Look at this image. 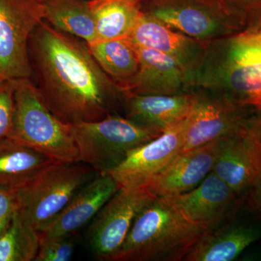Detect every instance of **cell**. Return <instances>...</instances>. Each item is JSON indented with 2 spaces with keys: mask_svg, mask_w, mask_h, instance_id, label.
<instances>
[{
  "mask_svg": "<svg viewBox=\"0 0 261 261\" xmlns=\"http://www.w3.org/2000/svg\"><path fill=\"white\" fill-rule=\"evenodd\" d=\"M54 162L36 149L5 139L0 142V187L20 190Z\"/></svg>",
  "mask_w": 261,
  "mask_h": 261,
  "instance_id": "19",
  "label": "cell"
},
{
  "mask_svg": "<svg viewBox=\"0 0 261 261\" xmlns=\"http://www.w3.org/2000/svg\"><path fill=\"white\" fill-rule=\"evenodd\" d=\"M154 196L145 185L121 187L89 226L88 244L98 260L112 261L124 243L137 215Z\"/></svg>",
  "mask_w": 261,
  "mask_h": 261,
  "instance_id": "7",
  "label": "cell"
},
{
  "mask_svg": "<svg viewBox=\"0 0 261 261\" xmlns=\"http://www.w3.org/2000/svg\"><path fill=\"white\" fill-rule=\"evenodd\" d=\"M121 187L109 174H98L80 190L58 216L39 232L44 238L70 237L94 219Z\"/></svg>",
  "mask_w": 261,
  "mask_h": 261,
  "instance_id": "14",
  "label": "cell"
},
{
  "mask_svg": "<svg viewBox=\"0 0 261 261\" xmlns=\"http://www.w3.org/2000/svg\"><path fill=\"white\" fill-rule=\"evenodd\" d=\"M126 39L135 45L152 48L173 57L187 70L197 65L205 53L195 39L173 32L145 12Z\"/></svg>",
  "mask_w": 261,
  "mask_h": 261,
  "instance_id": "17",
  "label": "cell"
},
{
  "mask_svg": "<svg viewBox=\"0 0 261 261\" xmlns=\"http://www.w3.org/2000/svg\"><path fill=\"white\" fill-rule=\"evenodd\" d=\"M27 1L34 3V4L42 5L43 3H45L47 0H27Z\"/></svg>",
  "mask_w": 261,
  "mask_h": 261,
  "instance_id": "31",
  "label": "cell"
},
{
  "mask_svg": "<svg viewBox=\"0 0 261 261\" xmlns=\"http://www.w3.org/2000/svg\"><path fill=\"white\" fill-rule=\"evenodd\" d=\"M164 198L190 222L207 231L226 221L242 202V198L214 171L190 191Z\"/></svg>",
  "mask_w": 261,
  "mask_h": 261,
  "instance_id": "9",
  "label": "cell"
},
{
  "mask_svg": "<svg viewBox=\"0 0 261 261\" xmlns=\"http://www.w3.org/2000/svg\"><path fill=\"white\" fill-rule=\"evenodd\" d=\"M206 231L164 197H154L135 218L112 261L184 260Z\"/></svg>",
  "mask_w": 261,
  "mask_h": 261,
  "instance_id": "3",
  "label": "cell"
},
{
  "mask_svg": "<svg viewBox=\"0 0 261 261\" xmlns=\"http://www.w3.org/2000/svg\"><path fill=\"white\" fill-rule=\"evenodd\" d=\"M224 137L178 153L173 161L147 182L154 197H168L190 191L213 171Z\"/></svg>",
  "mask_w": 261,
  "mask_h": 261,
  "instance_id": "12",
  "label": "cell"
},
{
  "mask_svg": "<svg viewBox=\"0 0 261 261\" xmlns=\"http://www.w3.org/2000/svg\"><path fill=\"white\" fill-rule=\"evenodd\" d=\"M42 20V5L0 0V82L32 79L29 38Z\"/></svg>",
  "mask_w": 261,
  "mask_h": 261,
  "instance_id": "8",
  "label": "cell"
},
{
  "mask_svg": "<svg viewBox=\"0 0 261 261\" xmlns=\"http://www.w3.org/2000/svg\"><path fill=\"white\" fill-rule=\"evenodd\" d=\"M147 13L168 27L197 39L215 35L219 29V24L214 17L195 5H159Z\"/></svg>",
  "mask_w": 261,
  "mask_h": 261,
  "instance_id": "23",
  "label": "cell"
},
{
  "mask_svg": "<svg viewBox=\"0 0 261 261\" xmlns=\"http://www.w3.org/2000/svg\"><path fill=\"white\" fill-rule=\"evenodd\" d=\"M247 209V217L233 218L234 213L227 224L206 231L184 260H233L245 249L260 240L261 216Z\"/></svg>",
  "mask_w": 261,
  "mask_h": 261,
  "instance_id": "13",
  "label": "cell"
},
{
  "mask_svg": "<svg viewBox=\"0 0 261 261\" xmlns=\"http://www.w3.org/2000/svg\"><path fill=\"white\" fill-rule=\"evenodd\" d=\"M98 40L126 38L143 14L142 0H91Z\"/></svg>",
  "mask_w": 261,
  "mask_h": 261,
  "instance_id": "22",
  "label": "cell"
},
{
  "mask_svg": "<svg viewBox=\"0 0 261 261\" xmlns=\"http://www.w3.org/2000/svg\"><path fill=\"white\" fill-rule=\"evenodd\" d=\"M70 126L80 163L90 166L97 174H107L130 151L163 134L117 114Z\"/></svg>",
  "mask_w": 261,
  "mask_h": 261,
  "instance_id": "6",
  "label": "cell"
},
{
  "mask_svg": "<svg viewBox=\"0 0 261 261\" xmlns=\"http://www.w3.org/2000/svg\"><path fill=\"white\" fill-rule=\"evenodd\" d=\"M39 247V232L16 213L9 228L0 237V261L34 260Z\"/></svg>",
  "mask_w": 261,
  "mask_h": 261,
  "instance_id": "24",
  "label": "cell"
},
{
  "mask_svg": "<svg viewBox=\"0 0 261 261\" xmlns=\"http://www.w3.org/2000/svg\"><path fill=\"white\" fill-rule=\"evenodd\" d=\"M42 8L43 20L58 30L80 38L87 44L99 39L89 1L47 0Z\"/></svg>",
  "mask_w": 261,
  "mask_h": 261,
  "instance_id": "21",
  "label": "cell"
},
{
  "mask_svg": "<svg viewBox=\"0 0 261 261\" xmlns=\"http://www.w3.org/2000/svg\"><path fill=\"white\" fill-rule=\"evenodd\" d=\"M243 205L254 214L261 216V176L242 198Z\"/></svg>",
  "mask_w": 261,
  "mask_h": 261,
  "instance_id": "30",
  "label": "cell"
},
{
  "mask_svg": "<svg viewBox=\"0 0 261 261\" xmlns=\"http://www.w3.org/2000/svg\"><path fill=\"white\" fill-rule=\"evenodd\" d=\"M187 118L153 140L130 151L107 174L121 187L145 185L181 152L185 142Z\"/></svg>",
  "mask_w": 261,
  "mask_h": 261,
  "instance_id": "10",
  "label": "cell"
},
{
  "mask_svg": "<svg viewBox=\"0 0 261 261\" xmlns=\"http://www.w3.org/2000/svg\"><path fill=\"white\" fill-rule=\"evenodd\" d=\"M255 110L240 107L221 97L195 95L187 117L181 152L239 132L244 118Z\"/></svg>",
  "mask_w": 261,
  "mask_h": 261,
  "instance_id": "11",
  "label": "cell"
},
{
  "mask_svg": "<svg viewBox=\"0 0 261 261\" xmlns=\"http://www.w3.org/2000/svg\"><path fill=\"white\" fill-rule=\"evenodd\" d=\"M14 81L0 82V142L9 138L14 118Z\"/></svg>",
  "mask_w": 261,
  "mask_h": 261,
  "instance_id": "26",
  "label": "cell"
},
{
  "mask_svg": "<svg viewBox=\"0 0 261 261\" xmlns=\"http://www.w3.org/2000/svg\"><path fill=\"white\" fill-rule=\"evenodd\" d=\"M18 206L17 190L0 187V237L9 228Z\"/></svg>",
  "mask_w": 261,
  "mask_h": 261,
  "instance_id": "27",
  "label": "cell"
},
{
  "mask_svg": "<svg viewBox=\"0 0 261 261\" xmlns=\"http://www.w3.org/2000/svg\"><path fill=\"white\" fill-rule=\"evenodd\" d=\"M86 1H91V0H86Z\"/></svg>",
  "mask_w": 261,
  "mask_h": 261,
  "instance_id": "32",
  "label": "cell"
},
{
  "mask_svg": "<svg viewBox=\"0 0 261 261\" xmlns=\"http://www.w3.org/2000/svg\"><path fill=\"white\" fill-rule=\"evenodd\" d=\"M33 83L51 112L65 124L116 114L125 93L102 70L80 38L42 20L29 41Z\"/></svg>",
  "mask_w": 261,
  "mask_h": 261,
  "instance_id": "1",
  "label": "cell"
},
{
  "mask_svg": "<svg viewBox=\"0 0 261 261\" xmlns=\"http://www.w3.org/2000/svg\"><path fill=\"white\" fill-rule=\"evenodd\" d=\"M241 132L261 148V110H255L245 116L242 122Z\"/></svg>",
  "mask_w": 261,
  "mask_h": 261,
  "instance_id": "29",
  "label": "cell"
},
{
  "mask_svg": "<svg viewBox=\"0 0 261 261\" xmlns=\"http://www.w3.org/2000/svg\"><path fill=\"white\" fill-rule=\"evenodd\" d=\"M240 10L241 22L246 24L243 32L261 31V0H234Z\"/></svg>",
  "mask_w": 261,
  "mask_h": 261,
  "instance_id": "28",
  "label": "cell"
},
{
  "mask_svg": "<svg viewBox=\"0 0 261 261\" xmlns=\"http://www.w3.org/2000/svg\"><path fill=\"white\" fill-rule=\"evenodd\" d=\"M75 244L69 237H39V250L34 261H69L74 254Z\"/></svg>",
  "mask_w": 261,
  "mask_h": 261,
  "instance_id": "25",
  "label": "cell"
},
{
  "mask_svg": "<svg viewBox=\"0 0 261 261\" xmlns=\"http://www.w3.org/2000/svg\"><path fill=\"white\" fill-rule=\"evenodd\" d=\"M125 94L126 118L162 133L187 118L195 97L192 94Z\"/></svg>",
  "mask_w": 261,
  "mask_h": 261,
  "instance_id": "16",
  "label": "cell"
},
{
  "mask_svg": "<svg viewBox=\"0 0 261 261\" xmlns=\"http://www.w3.org/2000/svg\"><path fill=\"white\" fill-rule=\"evenodd\" d=\"M212 171L243 198L261 176V148L241 132L226 136Z\"/></svg>",
  "mask_w": 261,
  "mask_h": 261,
  "instance_id": "15",
  "label": "cell"
},
{
  "mask_svg": "<svg viewBox=\"0 0 261 261\" xmlns=\"http://www.w3.org/2000/svg\"><path fill=\"white\" fill-rule=\"evenodd\" d=\"M190 80L240 107L261 110V31L216 43L190 71Z\"/></svg>",
  "mask_w": 261,
  "mask_h": 261,
  "instance_id": "2",
  "label": "cell"
},
{
  "mask_svg": "<svg viewBox=\"0 0 261 261\" xmlns=\"http://www.w3.org/2000/svg\"><path fill=\"white\" fill-rule=\"evenodd\" d=\"M88 46L106 74L126 93L140 70L138 55L132 43L122 38L97 40Z\"/></svg>",
  "mask_w": 261,
  "mask_h": 261,
  "instance_id": "20",
  "label": "cell"
},
{
  "mask_svg": "<svg viewBox=\"0 0 261 261\" xmlns=\"http://www.w3.org/2000/svg\"><path fill=\"white\" fill-rule=\"evenodd\" d=\"M132 45L138 55L140 70L126 93L176 94L190 80V72L173 57L152 48Z\"/></svg>",
  "mask_w": 261,
  "mask_h": 261,
  "instance_id": "18",
  "label": "cell"
},
{
  "mask_svg": "<svg viewBox=\"0 0 261 261\" xmlns=\"http://www.w3.org/2000/svg\"><path fill=\"white\" fill-rule=\"evenodd\" d=\"M15 111L10 138L55 161L80 163L70 125L61 121L31 79L14 81Z\"/></svg>",
  "mask_w": 261,
  "mask_h": 261,
  "instance_id": "4",
  "label": "cell"
},
{
  "mask_svg": "<svg viewBox=\"0 0 261 261\" xmlns=\"http://www.w3.org/2000/svg\"><path fill=\"white\" fill-rule=\"evenodd\" d=\"M97 175L82 163H51L17 190L19 217L40 232Z\"/></svg>",
  "mask_w": 261,
  "mask_h": 261,
  "instance_id": "5",
  "label": "cell"
}]
</instances>
